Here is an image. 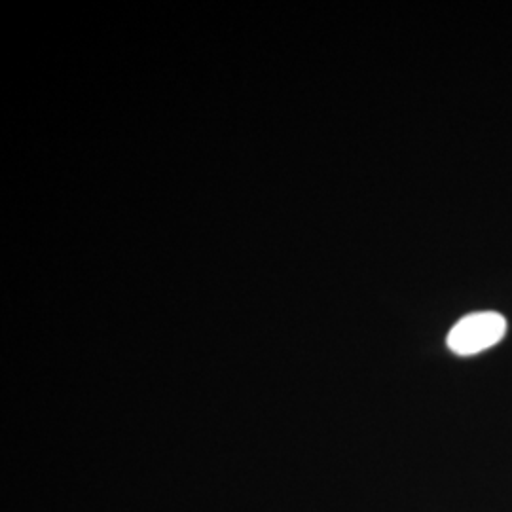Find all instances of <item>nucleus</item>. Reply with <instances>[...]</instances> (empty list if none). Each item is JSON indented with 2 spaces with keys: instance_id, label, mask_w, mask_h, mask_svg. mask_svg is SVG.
<instances>
[{
  "instance_id": "nucleus-1",
  "label": "nucleus",
  "mask_w": 512,
  "mask_h": 512,
  "mask_svg": "<svg viewBox=\"0 0 512 512\" xmlns=\"http://www.w3.org/2000/svg\"><path fill=\"white\" fill-rule=\"evenodd\" d=\"M507 332V321L495 311H478L463 317L448 334V348L456 355L469 357L494 348Z\"/></svg>"
}]
</instances>
